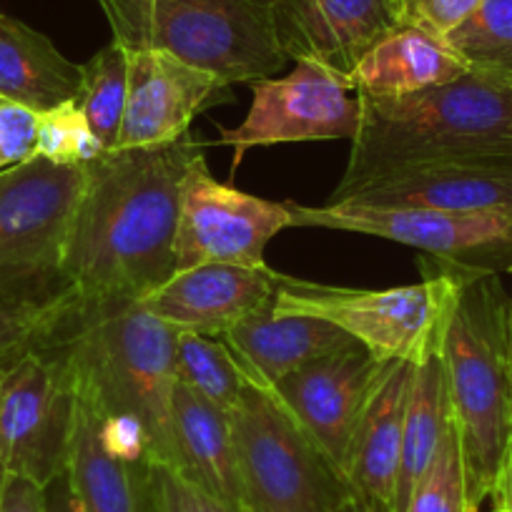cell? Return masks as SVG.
<instances>
[{
  "label": "cell",
  "mask_w": 512,
  "mask_h": 512,
  "mask_svg": "<svg viewBox=\"0 0 512 512\" xmlns=\"http://www.w3.org/2000/svg\"><path fill=\"white\" fill-rule=\"evenodd\" d=\"M204 154L194 134L113 149L86 164L63 282L73 307L141 302L174 274L181 181Z\"/></svg>",
  "instance_id": "1"
},
{
  "label": "cell",
  "mask_w": 512,
  "mask_h": 512,
  "mask_svg": "<svg viewBox=\"0 0 512 512\" xmlns=\"http://www.w3.org/2000/svg\"><path fill=\"white\" fill-rule=\"evenodd\" d=\"M347 169L329 201L357 186L437 161L512 159V83L467 71L402 98H362Z\"/></svg>",
  "instance_id": "2"
},
{
  "label": "cell",
  "mask_w": 512,
  "mask_h": 512,
  "mask_svg": "<svg viewBox=\"0 0 512 512\" xmlns=\"http://www.w3.org/2000/svg\"><path fill=\"white\" fill-rule=\"evenodd\" d=\"M176 339L179 332L141 302L73 307L68 302L48 344L103 415L131 417L149 437L154 462L174 465Z\"/></svg>",
  "instance_id": "3"
},
{
  "label": "cell",
  "mask_w": 512,
  "mask_h": 512,
  "mask_svg": "<svg viewBox=\"0 0 512 512\" xmlns=\"http://www.w3.org/2000/svg\"><path fill=\"white\" fill-rule=\"evenodd\" d=\"M470 505L495 490L512 442L507 297L500 274L465 279L440 344Z\"/></svg>",
  "instance_id": "4"
},
{
  "label": "cell",
  "mask_w": 512,
  "mask_h": 512,
  "mask_svg": "<svg viewBox=\"0 0 512 512\" xmlns=\"http://www.w3.org/2000/svg\"><path fill=\"white\" fill-rule=\"evenodd\" d=\"M113 41L164 51L226 86L274 78L287 53L274 28V0H98Z\"/></svg>",
  "instance_id": "5"
},
{
  "label": "cell",
  "mask_w": 512,
  "mask_h": 512,
  "mask_svg": "<svg viewBox=\"0 0 512 512\" xmlns=\"http://www.w3.org/2000/svg\"><path fill=\"white\" fill-rule=\"evenodd\" d=\"M422 282L392 289L329 287L299 277H277L282 314L332 322L379 362H425L440 352L447 322L465 279L422 267Z\"/></svg>",
  "instance_id": "6"
},
{
  "label": "cell",
  "mask_w": 512,
  "mask_h": 512,
  "mask_svg": "<svg viewBox=\"0 0 512 512\" xmlns=\"http://www.w3.org/2000/svg\"><path fill=\"white\" fill-rule=\"evenodd\" d=\"M86 169L33 156L0 171V302L66 297L63 262Z\"/></svg>",
  "instance_id": "7"
},
{
  "label": "cell",
  "mask_w": 512,
  "mask_h": 512,
  "mask_svg": "<svg viewBox=\"0 0 512 512\" xmlns=\"http://www.w3.org/2000/svg\"><path fill=\"white\" fill-rule=\"evenodd\" d=\"M246 512H332L354 495L312 437L259 384L229 415Z\"/></svg>",
  "instance_id": "8"
},
{
  "label": "cell",
  "mask_w": 512,
  "mask_h": 512,
  "mask_svg": "<svg viewBox=\"0 0 512 512\" xmlns=\"http://www.w3.org/2000/svg\"><path fill=\"white\" fill-rule=\"evenodd\" d=\"M294 226L352 231L422 251V267L462 279L512 272V219L492 214H447L427 209H364L287 201Z\"/></svg>",
  "instance_id": "9"
},
{
  "label": "cell",
  "mask_w": 512,
  "mask_h": 512,
  "mask_svg": "<svg viewBox=\"0 0 512 512\" xmlns=\"http://www.w3.org/2000/svg\"><path fill=\"white\" fill-rule=\"evenodd\" d=\"M76 427V382L53 344L0 377V455L6 475L48 487L66 472Z\"/></svg>",
  "instance_id": "10"
},
{
  "label": "cell",
  "mask_w": 512,
  "mask_h": 512,
  "mask_svg": "<svg viewBox=\"0 0 512 512\" xmlns=\"http://www.w3.org/2000/svg\"><path fill=\"white\" fill-rule=\"evenodd\" d=\"M292 226L287 204L219 184L201 154L181 181L174 272L201 264L262 267L269 241Z\"/></svg>",
  "instance_id": "11"
},
{
  "label": "cell",
  "mask_w": 512,
  "mask_h": 512,
  "mask_svg": "<svg viewBox=\"0 0 512 512\" xmlns=\"http://www.w3.org/2000/svg\"><path fill=\"white\" fill-rule=\"evenodd\" d=\"M251 108L236 128L219 126V144L234 149L231 171L254 146L354 139L362 101L342 76L317 63H297L282 78L249 83Z\"/></svg>",
  "instance_id": "12"
},
{
  "label": "cell",
  "mask_w": 512,
  "mask_h": 512,
  "mask_svg": "<svg viewBox=\"0 0 512 512\" xmlns=\"http://www.w3.org/2000/svg\"><path fill=\"white\" fill-rule=\"evenodd\" d=\"M390 364L354 344L287 374L269 390L347 482L359 422Z\"/></svg>",
  "instance_id": "13"
},
{
  "label": "cell",
  "mask_w": 512,
  "mask_h": 512,
  "mask_svg": "<svg viewBox=\"0 0 512 512\" xmlns=\"http://www.w3.org/2000/svg\"><path fill=\"white\" fill-rule=\"evenodd\" d=\"M327 204L427 209L512 219V159L437 161L377 176Z\"/></svg>",
  "instance_id": "14"
},
{
  "label": "cell",
  "mask_w": 512,
  "mask_h": 512,
  "mask_svg": "<svg viewBox=\"0 0 512 512\" xmlns=\"http://www.w3.org/2000/svg\"><path fill=\"white\" fill-rule=\"evenodd\" d=\"M402 23V0H274V28L289 61L317 63L344 81Z\"/></svg>",
  "instance_id": "15"
},
{
  "label": "cell",
  "mask_w": 512,
  "mask_h": 512,
  "mask_svg": "<svg viewBox=\"0 0 512 512\" xmlns=\"http://www.w3.org/2000/svg\"><path fill=\"white\" fill-rule=\"evenodd\" d=\"M229 101V86L164 51H128V98L116 149L159 146L189 134L194 116Z\"/></svg>",
  "instance_id": "16"
},
{
  "label": "cell",
  "mask_w": 512,
  "mask_h": 512,
  "mask_svg": "<svg viewBox=\"0 0 512 512\" xmlns=\"http://www.w3.org/2000/svg\"><path fill=\"white\" fill-rule=\"evenodd\" d=\"M277 277L279 272L267 264H201L174 272L141 304L176 332L219 339L226 329L277 302Z\"/></svg>",
  "instance_id": "17"
},
{
  "label": "cell",
  "mask_w": 512,
  "mask_h": 512,
  "mask_svg": "<svg viewBox=\"0 0 512 512\" xmlns=\"http://www.w3.org/2000/svg\"><path fill=\"white\" fill-rule=\"evenodd\" d=\"M251 384L272 390L279 379L317 359L354 347L337 324L304 314H282L272 307L251 314L221 334Z\"/></svg>",
  "instance_id": "18"
},
{
  "label": "cell",
  "mask_w": 512,
  "mask_h": 512,
  "mask_svg": "<svg viewBox=\"0 0 512 512\" xmlns=\"http://www.w3.org/2000/svg\"><path fill=\"white\" fill-rule=\"evenodd\" d=\"M171 420H174L171 467L211 497L229 505L231 510L246 512L229 415L196 395L191 387L176 382Z\"/></svg>",
  "instance_id": "19"
},
{
  "label": "cell",
  "mask_w": 512,
  "mask_h": 512,
  "mask_svg": "<svg viewBox=\"0 0 512 512\" xmlns=\"http://www.w3.org/2000/svg\"><path fill=\"white\" fill-rule=\"evenodd\" d=\"M467 73V66L442 38L402 23L369 48L347 83L362 98H402L445 86Z\"/></svg>",
  "instance_id": "20"
},
{
  "label": "cell",
  "mask_w": 512,
  "mask_h": 512,
  "mask_svg": "<svg viewBox=\"0 0 512 512\" xmlns=\"http://www.w3.org/2000/svg\"><path fill=\"white\" fill-rule=\"evenodd\" d=\"M415 362H392L359 422L349 460V485L359 495L382 500L395 510L402 430Z\"/></svg>",
  "instance_id": "21"
},
{
  "label": "cell",
  "mask_w": 512,
  "mask_h": 512,
  "mask_svg": "<svg viewBox=\"0 0 512 512\" xmlns=\"http://www.w3.org/2000/svg\"><path fill=\"white\" fill-rule=\"evenodd\" d=\"M98 422L101 412L96 402L76 384V427L66 477L78 505L83 512H146L149 462H126L113 457L103 447Z\"/></svg>",
  "instance_id": "22"
},
{
  "label": "cell",
  "mask_w": 512,
  "mask_h": 512,
  "mask_svg": "<svg viewBox=\"0 0 512 512\" xmlns=\"http://www.w3.org/2000/svg\"><path fill=\"white\" fill-rule=\"evenodd\" d=\"M81 66L43 33L0 11V96L46 113L76 98Z\"/></svg>",
  "instance_id": "23"
},
{
  "label": "cell",
  "mask_w": 512,
  "mask_h": 512,
  "mask_svg": "<svg viewBox=\"0 0 512 512\" xmlns=\"http://www.w3.org/2000/svg\"><path fill=\"white\" fill-rule=\"evenodd\" d=\"M452 425L445 369L440 352L415 367L402 430L400 475H397L395 512H405L412 492L435 462L442 440Z\"/></svg>",
  "instance_id": "24"
},
{
  "label": "cell",
  "mask_w": 512,
  "mask_h": 512,
  "mask_svg": "<svg viewBox=\"0 0 512 512\" xmlns=\"http://www.w3.org/2000/svg\"><path fill=\"white\" fill-rule=\"evenodd\" d=\"M128 98V48L111 41L81 66L76 103L106 151L118 146Z\"/></svg>",
  "instance_id": "25"
},
{
  "label": "cell",
  "mask_w": 512,
  "mask_h": 512,
  "mask_svg": "<svg viewBox=\"0 0 512 512\" xmlns=\"http://www.w3.org/2000/svg\"><path fill=\"white\" fill-rule=\"evenodd\" d=\"M176 377L224 415L236 410L249 382L221 339L194 332H179L176 339Z\"/></svg>",
  "instance_id": "26"
},
{
  "label": "cell",
  "mask_w": 512,
  "mask_h": 512,
  "mask_svg": "<svg viewBox=\"0 0 512 512\" xmlns=\"http://www.w3.org/2000/svg\"><path fill=\"white\" fill-rule=\"evenodd\" d=\"M445 43L467 71L512 83V0H482Z\"/></svg>",
  "instance_id": "27"
},
{
  "label": "cell",
  "mask_w": 512,
  "mask_h": 512,
  "mask_svg": "<svg viewBox=\"0 0 512 512\" xmlns=\"http://www.w3.org/2000/svg\"><path fill=\"white\" fill-rule=\"evenodd\" d=\"M68 302H0V374L48 342Z\"/></svg>",
  "instance_id": "28"
},
{
  "label": "cell",
  "mask_w": 512,
  "mask_h": 512,
  "mask_svg": "<svg viewBox=\"0 0 512 512\" xmlns=\"http://www.w3.org/2000/svg\"><path fill=\"white\" fill-rule=\"evenodd\" d=\"M106 154L73 101L61 103L38 118L36 156L63 166H86Z\"/></svg>",
  "instance_id": "29"
},
{
  "label": "cell",
  "mask_w": 512,
  "mask_h": 512,
  "mask_svg": "<svg viewBox=\"0 0 512 512\" xmlns=\"http://www.w3.org/2000/svg\"><path fill=\"white\" fill-rule=\"evenodd\" d=\"M405 512H477L467 497L465 465L455 422L447 430L432 467L412 492Z\"/></svg>",
  "instance_id": "30"
},
{
  "label": "cell",
  "mask_w": 512,
  "mask_h": 512,
  "mask_svg": "<svg viewBox=\"0 0 512 512\" xmlns=\"http://www.w3.org/2000/svg\"><path fill=\"white\" fill-rule=\"evenodd\" d=\"M146 512H236L164 462L146 465Z\"/></svg>",
  "instance_id": "31"
},
{
  "label": "cell",
  "mask_w": 512,
  "mask_h": 512,
  "mask_svg": "<svg viewBox=\"0 0 512 512\" xmlns=\"http://www.w3.org/2000/svg\"><path fill=\"white\" fill-rule=\"evenodd\" d=\"M38 118L33 108L0 96V171L36 156Z\"/></svg>",
  "instance_id": "32"
},
{
  "label": "cell",
  "mask_w": 512,
  "mask_h": 512,
  "mask_svg": "<svg viewBox=\"0 0 512 512\" xmlns=\"http://www.w3.org/2000/svg\"><path fill=\"white\" fill-rule=\"evenodd\" d=\"M480 3L482 0H410L405 8V23L445 41L447 33L467 21Z\"/></svg>",
  "instance_id": "33"
},
{
  "label": "cell",
  "mask_w": 512,
  "mask_h": 512,
  "mask_svg": "<svg viewBox=\"0 0 512 512\" xmlns=\"http://www.w3.org/2000/svg\"><path fill=\"white\" fill-rule=\"evenodd\" d=\"M0 512H46V487L8 475L0 487Z\"/></svg>",
  "instance_id": "34"
},
{
  "label": "cell",
  "mask_w": 512,
  "mask_h": 512,
  "mask_svg": "<svg viewBox=\"0 0 512 512\" xmlns=\"http://www.w3.org/2000/svg\"><path fill=\"white\" fill-rule=\"evenodd\" d=\"M46 512H83L71 490L66 472L46 487Z\"/></svg>",
  "instance_id": "35"
},
{
  "label": "cell",
  "mask_w": 512,
  "mask_h": 512,
  "mask_svg": "<svg viewBox=\"0 0 512 512\" xmlns=\"http://www.w3.org/2000/svg\"><path fill=\"white\" fill-rule=\"evenodd\" d=\"M492 500H495L497 512H512V442L507 447L505 462H502V470L497 475L495 490H492Z\"/></svg>",
  "instance_id": "36"
},
{
  "label": "cell",
  "mask_w": 512,
  "mask_h": 512,
  "mask_svg": "<svg viewBox=\"0 0 512 512\" xmlns=\"http://www.w3.org/2000/svg\"><path fill=\"white\" fill-rule=\"evenodd\" d=\"M332 512H395V510H392L387 502L372 500V497L354 492V495H349L342 505L334 507Z\"/></svg>",
  "instance_id": "37"
},
{
  "label": "cell",
  "mask_w": 512,
  "mask_h": 512,
  "mask_svg": "<svg viewBox=\"0 0 512 512\" xmlns=\"http://www.w3.org/2000/svg\"><path fill=\"white\" fill-rule=\"evenodd\" d=\"M507 354H510V379H512V297L507 302Z\"/></svg>",
  "instance_id": "38"
},
{
  "label": "cell",
  "mask_w": 512,
  "mask_h": 512,
  "mask_svg": "<svg viewBox=\"0 0 512 512\" xmlns=\"http://www.w3.org/2000/svg\"><path fill=\"white\" fill-rule=\"evenodd\" d=\"M3 377V374H0ZM6 467H3V455H0V487H3V482H6Z\"/></svg>",
  "instance_id": "39"
},
{
  "label": "cell",
  "mask_w": 512,
  "mask_h": 512,
  "mask_svg": "<svg viewBox=\"0 0 512 512\" xmlns=\"http://www.w3.org/2000/svg\"><path fill=\"white\" fill-rule=\"evenodd\" d=\"M407 3H410V0H402V16H405V8H407Z\"/></svg>",
  "instance_id": "40"
},
{
  "label": "cell",
  "mask_w": 512,
  "mask_h": 512,
  "mask_svg": "<svg viewBox=\"0 0 512 512\" xmlns=\"http://www.w3.org/2000/svg\"><path fill=\"white\" fill-rule=\"evenodd\" d=\"M492 512H497V510H492Z\"/></svg>",
  "instance_id": "41"
}]
</instances>
